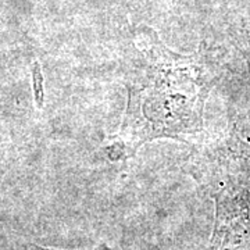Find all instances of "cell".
Here are the masks:
<instances>
[{"label":"cell","instance_id":"cell-1","mask_svg":"<svg viewBox=\"0 0 250 250\" xmlns=\"http://www.w3.org/2000/svg\"><path fill=\"white\" fill-rule=\"evenodd\" d=\"M143 60L128 81V107L120 132L110 138L123 159L145 143L181 139L202 126L208 77L199 57L174 53L154 35Z\"/></svg>","mask_w":250,"mask_h":250},{"label":"cell","instance_id":"cell-2","mask_svg":"<svg viewBox=\"0 0 250 250\" xmlns=\"http://www.w3.org/2000/svg\"><path fill=\"white\" fill-rule=\"evenodd\" d=\"M27 250H62V249H53V248H42V246H35V245H32V246H29ZM90 250H113L110 249L108 246L106 245H99L96 248H93V249Z\"/></svg>","mask_w":250,"mask_h":250}]
</instances>
